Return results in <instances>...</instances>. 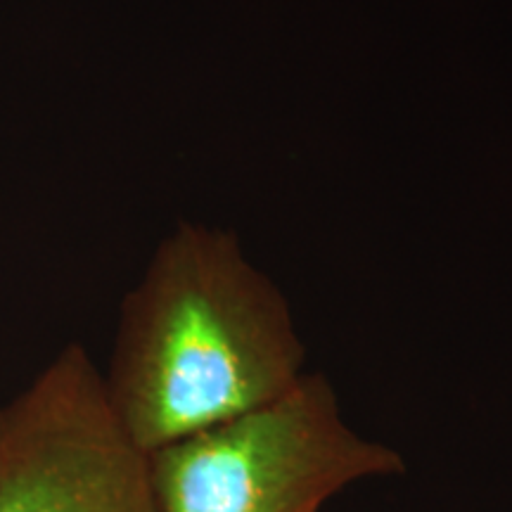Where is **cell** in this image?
I'll use <instances>...</instances> for the list:
<instances>
[{
  "instance_id": "6da1fadb",
  "label": "cell",
  "mask_w": 512,
  "mask_h": 512,
  "mask_svg": "<svg viewBox=\"0 0 512 512\" xmlns=\"http://www.w3.org/2000/svg\"><path fill=\"white\" fill-rule=\"evenodd\" d=\"M306 370L290 299L238 235L178 223L126 294L107 399L145 453L278 401Z\"/></svg>"
},
{
  "instance_id": "7a4b0ae2",
  "label": "cell",
  "mask_w": 512,
  "mask_h": 512,
  "mask_svg": "<svg viewBox=\"0 0 512 512\" xmlns=\"http://www.w3.org/2000/svg\"><path fill=\"white\" fill-rule=\"evenodd\" d=\"M147 456L159 512H323L351 486L408 470L399 448L349 425L311 370L259 411Z\"/></svg>"
},
{
  "instance_id": "3957f363",
  "label": "cell",
  "mask_w": 512,
  "mask_h": 512,
  "mask_svg": "<svg viewBox=\"0 0 512 512\" xmlns=\"http://www.w3.org/2000/svg\"><path fill=\"white\" fill-rule=\"evenodd\" d=\"M0 512H159L150 456L81 344L0 406Z\"/></svg>"
}]
</instances>
